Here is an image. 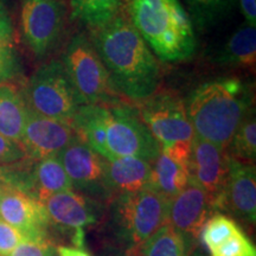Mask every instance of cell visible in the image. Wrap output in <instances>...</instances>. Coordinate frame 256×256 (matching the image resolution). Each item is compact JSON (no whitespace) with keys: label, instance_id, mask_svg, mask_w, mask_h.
Returning <instances> with one entry per match:
<instances>
[{"label":"cell","instance_id":"1","mask_svg":"<svg viewBox=\"0 0 256 256\" xmlns=\"http://www.w3.org/2000/svg\"><path fill=\"white\" fill-rule=\"evenodd\" d=\"M92 43L116 94L142 102L158 92V60L126 14H119L104 28L92 31Z\"/></svg>","mask_w":256,"mask_h":256},{"label":"cell","instance_id":"2","mask_svg":"<svg viewBox=\"0 0 256 256\" xmlns=\"http://www.w3.org/2000/svg\"><path fill=\"white\" fill-rule=\"evenodd\" d=\"M254 92L238 78H222L200 84L185 107L194 136L226 150L246 115Z\"/></svg>","mask_w":256,"mask_h":256},{"label":"cell","instance_id":"3","mask_svg":"<svg viewBox=\"0 0 256 256\" xmlns=\"http://www.w3.org/2000/svg\"><path fill=\"white\" fill-rule=\"evenodd\" d=\"M128 18L164 62H184L197 49L190 16L179 0H127Z\"/></svg>","mask_w":256,"mask_h":256},{"label":"cell","instance_id":"4","mask_svg":"<svg viewBox=\"0 0 256 256\" xmlns=\"http://www.w3.org/2000/svg\"><path fill=\"white\" fill-rule=\"evenodd\" d=\"M170 200L151 188L114 197L110 206V226L127 247V256L139 248L168 223Z\"/></svg>","mask_w":256,"mask_h":256},{"label":"cell","instance_id":"5","mask_svg":"<svg viewBox=\"0 0 256 256\" xmlns=\"http://www.w3.org/2000/svg\"><path fill=\"white\" fill-rule=\"evenodd\" d=\"M138 112L159 144L160 152L188 166L194 132L185 102L172 92H156L140 102Z\"/></svg>","mask_w":256,"mask_h":256},{"label":"cell","instance_id":"6","mask_svg":"<svg viewBox=\"0 0 256 256\" xmlns=\"http://www.w3.org/2000/svg\"><path fill=\"white\" fill-rule=\"evenodd\" d=\"M62 63L82 106L114 104L116 92L98 51L84 34L69 40Z\"/></svg>","mask_w":256,"mask_h":256},{"label":"cell","instance_id":"7","mask_svg":"<svg viewBox=\"0 0 256 256\" xmlns=\"http://www.w3.org/2000/svg\"><path fill=\"white\" fill-rule=\"evenodd\" d=\"M28 108L34 113L72 122L81 107L62 60H50L34 72L24 94Z\"/></svg>","mask_w":256,"mask_h":256},{"label":"cell","instance_id":"8","mask_svg":"<svg viewBox=\"0 0 256 256\" xmlns=\"http://www.w3.org/2000/svg\"><path fill=\"white\" fill-rule=\"evenodd\" d=\"M106 146L110 159L134 156L153 162L160 154L159 144L142 122L138 110L115 102L107 104Z\"/></svg>","mask_w":256,"mask_h":256},{"label":"cell","instance_id":"9","mask_svg":"<svg viewBox=\"0 0 256 256\" xmlns=\"http://www.w3.org/2000/svg\"><path fill=\"white\" fill-rule=\"evenodd\" d=\"M66 10L60 0H23L22 37L36 57L46 56L60 42Z\"/></svg>","mask_w":256,"mask_h":256},{"label":"cell","instance_id":"10","mask_svg":"<svg viewBox=\"0 0 256 256\" xmlns=\"http://www.w3.org/2000/svg\"><path fill=\"white\" fill-rule=\"evenodd\" d=\"M72 188L92 200H110L107 159L76 138L58 154Z\"/></svg>","mask_w":256,"mask_h":256},{"label":"cell","instance_id":"11","mask_svg":"<svg viewBox=\"0 0 256 256\" xmlns=\"http://www.w3.org/2000/svg\"><path fill=\"white\" fill-rule=\"evenodd\" d=\"M72 122L43 116L28 110L20 144L28 160L40 162L60 152L76 139Z\"/></svg>","mask_w":256,"mask_h":256},{"label":"cell","instance_id":"12","mask_svg":"<svg viewBox=\"0 0 256 256\" xmlns=\"http://www.w3.org/2000/svg\"><path fill=\"white\" fill-rule=\"evenodd\" d=\"M228 172L226 150L194 136L188 160L190 179L209 194L215 210L226 186Z\"/></svg>","mask_w":256,"mask_h":256},{"label":"cell","instance_id":"13","mask_svg":"<svg viewBox=\"0 0 256 256\" xmlns=\"http://www.w3.org/2000/svg\"><path fill=\"white\" fill-rule=\"evenodd\" d=\"M217 210H226L254 226L256 220V172L254 164L229 156V172Z\"/></svg>","mask_w":256,"mask_h":256},{"label":"cell","instance_id":"14","mask_svg":"<svg viewBox=\"0 0 256 256\" xmlns=\"http://www.w3.org/2000/svg\"><path fill=\"white\" fill-rule=\"evenodd\" d=\"M0 220L30 238H44L50 223L46 208L26 192L5 186L0 198Z\"/></svg>","mask_w":256,"mask_h":256},{"label":"cell","instance_id":"15","mask_svg":"<svg viewBox=\"0 0 256 256\" xmlns=\"http://www.w3.org/2000/svg\"><path fill=\"white\" fill-rule=\"evenodd\" d=\"M212 210L209 194L190 179L186 188L170 200L168 224L197 241Z\"/></svg>","mask_w":256,"mask_h":256},{"label":"cell","instance_id":"16","mask_svg":"<svg viewBox=\"0 0 256 256\" xmlns=\"http://www.w3.org/2000/svg\"><path fill=\"white\" fill-rule=\"evenodd\" d=\"M49 223L63 230H78L98 222V202L74 190L52 194L43 203Z\"/></svg>","mask_w":256,"mask_h":256},{"label":"cell","instance_id":"17","mask_svg":"<svg viewBox=\"0 0 256 256\" xmlns=\"http://www.w3.org/2000/svg\"><path fill=\"white\" fill-rule=\"evenodd\" d=\"M152 162L124 156L107 160V188L110 198L124 194H133L150 186Z\"/></svg>","mask_w":256,"mask_h":256},{"label":"cell","instance_id":"18","mask_svg":"<svg viewBox=\"0 0 256 256\" xmlns=\"http://www.w3.org/2000/svg\"><path fill=\"white\" fill-rule=\"evenodd\" d=\"M66 190H72V185L58 156L36 162L30 168L28 194L42 204L52 194Z\"/></svg>","mask_w":256,"mask_h":256},{"label":"cell","instance_id":"19","mask_svg":"<svg viewBox=\"0 0 256 256\" xmlns=\"http://www.w3.org/2000/svg\"><path fill=\"white\" fill-rule=\"evenodd\" d=\"M106 116L107 104L81 106L72 120V124L78 139L104 159L110 160L106 146Z\"/></svg>","mask_w":256,"mask_h":256},{"label":"cell","instance_id":"20","mask_svg":"<svg viewBox=\"0 0 256 256\" xmlns=\"http://www.w3.org/2000/svg\"><path fill=\"white\" fill-rule=\"evenodd\" d=\"M28 110L24 95L14 84H0V136L20 144Z\"/></svg>","mask_w":256,"mask_h":256},{"label":"cell","instance_id":"21","mask_svg":"<svg viewBox=\"0 0 256 256\" xmlns=\"http://www.w3.org/2000/svg\"><path fill=\"white\" fill-rule=\"evenodd\" d=\"M190 182L188 166L160 152L152 162V174L150 188L162 194L166 200L180 194Z\"/></svg>","mask_w":256,"mask_h":256},{"label":"cell","instance_id":"22","mask_svg":"<svg viewBox=\"0 0 256 256\" xmlns=\"http://www.w3.org/2000/svg\"><path fill=\"white\" fill-rule=\"evenodd\" d=\"M223 66L254 69L256 63V28L246 25L232 34L217 56Z\"/></svg>","mask_w":256,"mask_h":256},{"label":"cell","instance_id":"23","mask_svg":"<svg viewBox=\"0 0 256 256\" xmlns=\"http://www.w3.org/2000/svg\"><path fill=\"white\" fill-rule=\"evenodd\" d=\"M196 243L166 223L144 243L136 256H188Z\"/></svg>","mask_w":256,"mask_h":256},{"label":"cell","instance_id":"24","mask_svg":"<svg viewBox=\"0 0 256 256\" xmlns=\"http://www.w3.org/2000/svg\"><path fill=\"white\" fill-rule=\"evenodd\" d=\"M124 0H70L72 17L92 31L100 30L120 14Z\"/></svg>","mask_w":256,"mask_h":256},{"label":"cell","instance_id":"25","mask_svg":"<svg viewBox=\"0 0 256 256\" xmlns=\"http://www.w3.org/2000/svg\"><path fill=\"white\" fill-rule=\"evenodd\" d=\"M228 156L243 162H255L256 158V118L252 110L242 120L232 142L226 147Z\"/></svg>","mask_w":256,"mask_h":256},{"label":"cell","instance_id":"26","mask_svg":"<svg viewBox=\"0 0 256 256\" xmlns=\"http://www.w3.org/2000/svg\"><path fill=\"white\" fill-rule=\"evenodd\" d=\"M22 66L14 43V28L10 18L0 20V84L20 75Z\"/></svg>","mask_w":256,"mask_h":256},{"label":"cell","instance_id":"27","mask_svg":"<svg viewBox=\"0 0 256 256\" xmlns=\"http://www.w3.org/2000/svg\"><path fill=\"white\" fill-rule=\"evenodd\" d=\"M184 2H186L192 19L200 30L216 25L232 11L236 4V0H184Z\"/></svg>","mask_w":256,"mask_h":256},{"label":"cell","instance_id":"28","mask_svg":"<svg viewBox=\"0 0 256 256\" xmlns=\"http://www.w3.org/2000/svg\"><path fill=\"white\" fill-rule=\"evenodd\" d=\"M242 229L232 218L223 214H215L208 218L200 232L202 242L206 244L210 252L220 247L222 243L228 241L236 234L241 232Z\"/></svg>","mask_w":256,"mask_h":256},{"label":"cell","instance_id":"29","mask_svg":"<svg viewBox=\"0 0 256 256\" xmlns=\"http://www.w3.org/2000/svg\"><path fill=\"white\" fill-rule=\"evenodd\" d=\"M210 254L211 256H256V249L242 230L228 241L222 243Z\"/></svg>","mask_w":256,"mask_h":256},{"label":"cell","instance_id":"30","mask_svg":"<svg viewBox=\"0 0 256 256\" xmlns=\"http://www.w3.org/2000/svg\"><path fill=\"white\" fill-rule=\"evenodd\" d=\"M26 162L12 166H0V186L16 188L26 192L30 174V166Z\"/></svg>","mask_w":256,"mask_h":256},{"label":"cell","instance_id":"31","mask_svg":"<svg viewBox=\"0 0 256 256\" xmlns=\"http://www.w3.org/2000/svg\"><path fill=\"white\" fill-rule=\"evenodd\" d=\"M8 256H56V249L48 236L25 238Z\"/></svg>","mask_w":256,"mask_h":256},{"label":"cell","instance_id":"32","mask_svg":"<svg viewBox=\"0 0 256 256\" xmlns=\"http://www.w3.org/2000/svg\"><path fill=\"white\" fill-rule=\"evenodd\" d=\"M28 160L23 146L0 136V166H12Z\"/></svg>","mask_w":256,"mask_h":256},{"label":"cell","instance_id":"33","mask_svg":"<svg viewBox=\"0 0 256 256\" xmlns=\"http://www.w3.org/2000/svg\"><path fill=\"white\" fill-rule=\"evenodd\" d=\"M25 238L23 232L0 220V256H8Z\"/></svg>","mask_w":256,"mask_h":256},{"label":"cell","instance_id":"34","mask_svg":"<svg viewBox=\"0 0 256 256\" xmlns=\"http://www.w3.org/2000/svg\"><path fill=\"white\" fill-rule=\"evenodd\" d=\"M240 8L247 24L256 28V0H240Z\"/></svg>","mask_w":256,"mask_h":256},{"label":"cell","instance_id":"35","mask_svg":"<svg viewBox=\"0 0 256 256\" xmlns=\"http://www.w3.org/2000/svg\"><path fill=\"white\" fill-rule=\"evenodd\" d=\"M56 252L58 256H90L87 252L83 250L82 248H72L66 247V246L57 247Z\"/></svg>","mask_w":256,"mask_h":256},{"label":"cell","instance_id":"36","mask_svg":"<svg viewBox=\"0 0 256 256\" xmlns=\"http://www.w3.org/2000/svg\"><path fill=\"white\" fill-rule=\"evenodd\" d=\"M8 5H6V0H0V20L2 19H8Z\"/></svg>","mask_w":256,"mask_h":256},{"label":"cell","instance_id":"37","mask_svg":"<svg viewBox=\"0 0 256 256\" xmlns=\"http://www.w3.org/2000/svg\"><path fill=\"white\" fill-rule=\"evenodd\" d=\"M188 256H206V254H204V252L202 250V249L200 248V246L194 244V247L192 248V250L190 252V254H188Z\"/></svg>","mask_w":256,"mask_h":256},{"label":"cell","instance_id":"38","mask_svg":"<svg viewBox=\"0 0 256 256\" xmlns=\"http://www.w3.org/2000/svg\"><path fill=\"white\" fill-rule=\"evenodd\" d=\"M5 186H0V198H2V190H4Z\"/></svg>","mask_w":256,"mask_h":256}]
</instances>
